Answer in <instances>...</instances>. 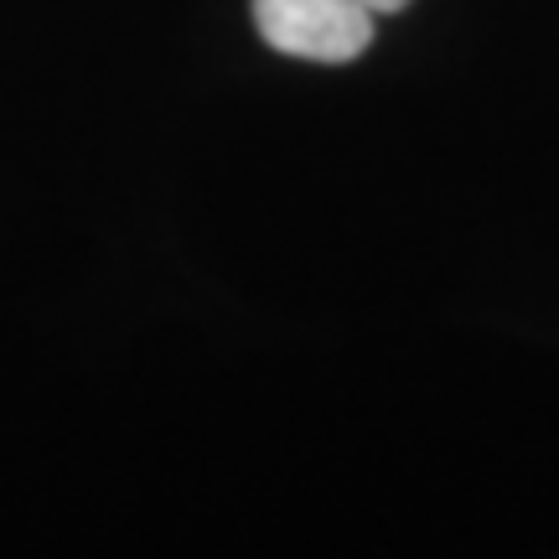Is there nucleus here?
I'll return each instance as SVG.
<instances>
[{
	"label": "nucleus",
	"mask_w": 559,
	"mask_h": 559,
	"mask_svg": "<svg viewBox=\"0 0 559 559\" xmlns=\"http://www.w3.org/2000/svg\"><path fill=\"white\" fill-rule=\"evenodd\" d=\"M373 11L353 0H254L260 37L306 62H353L373 41Z\"/></svg>",
	"instance_id": "nucleus-1"
},
{
	"label": "nucleus",
	"mask_w": 559,
	"mask_h": 559,
	"mask_svg": "<svg viewBox=\"0 0 559 559\" xmlns=\"http://www.w3.org/2000/svg\"><path fill=\"white\" fill-rule=\"evenodd\" d=\"M353 5H368L373 16H394V11H404L409 0H353Z\"/></svg>",
	"instance_id": "nucleus-2"
}]
</instances>
